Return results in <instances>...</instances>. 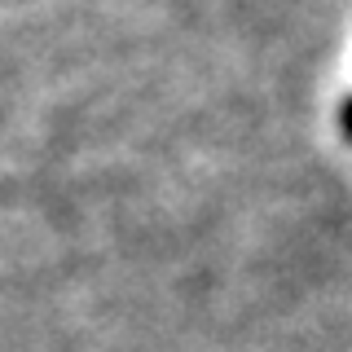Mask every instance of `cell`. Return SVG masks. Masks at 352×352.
<instances>
[{"mask_svg": "<svg viewBox=\"0 0 352 352\" xmlns=\"http://www.w3.org/2000/svg\"><path fill=\"white\" fill-rule=\"evenodd\" d=\"M339 124H344V132H348V141H352V97L344 102V110H339Z\"/></svg>", "mask_w": 352, "mask_h": 352, "instance_id": "1", "label": "cell"}]
</instances>
